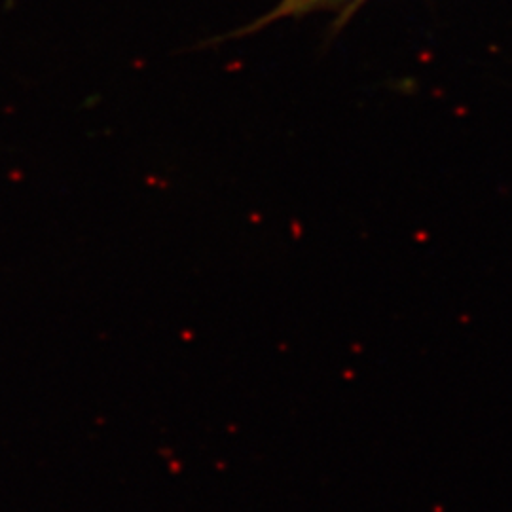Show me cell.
Listing matches in <instances>:
<instances>
[{"label":"cell","mask_w":512,"mask_h":512,"mask_svg":"<svg viewBox=\"0 0 512 512\" xmlns=\"http://www.w3.org/2000/svg\"><path fill=\"white\" fill-rule=\"evenodd\" d=\"M330 0H281L275 6L272 12H268L264 18L256 19L251 27H245L241 31V35H251L258 29L274 23V21H281V19L298 18L304 14H310L315 10H325L329 8Z\"/></svg>","instance_id":"1"},{"label":"cell","mask_w":512,"mask_h":512,"mask_svg":"<svg viewBox=\"0 0 512 512\" xmlns=\"http://www.w3.org/2000/svg\"><path fill=\"white\" fill-rule=\"evenodd\" d=\"M342 2H353V4H359L361 0H330L329 8H336L338 4H342Z\"/></svg>","instance_id":"2"}]
</instances>
